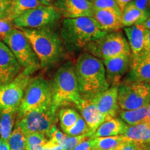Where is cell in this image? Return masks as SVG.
I'll return each mask as SVG.
<instances>
[{"label":"cell","instance_id":"obj_42","mask_svg":"<svg viewBox=\"0 0 150 150\" xmlns=\"http://www.w3.org/2000/svg\"><path fill=\"white\" fill-rule=\"evenodd\" d=\"M0 150H10L7 141L0 138Z\"/></svg>","mask_w":150,"mask_h":150},{"label":"cell","instance_id":"obj_24","mask_svg":"<svg viewBox=\"0 0 150 150\" xmlns=\"http://www.w3.org/2000/svg\"><path fill=\"white\" fill-rule=\"evenodd\" d=\"M18 108H10L0 112V137L7 141L12 133Z\"/></svg>","mask_w":150,"mask_h":150},{"label":"cell","instance_id":"obj_11","mask_svg":"<svg viewBox=\"0 0 150 150\" xmlns=\"http://www.w3.org/2000/svg\"><path fill=\"white\" fill-rule=\"evenodd\" d=\"M31 78L22 70L10 83L0 86V112L10 108H18Z\"/></svg>","mask_w":150,"mask_h":150},{"label":"cell","instance_id":"obj_23","mask_svg":"<svg viewBox=\"0 0 150 150\" xmlns=\"http://www.w3.org/2000/svg\"><path fill=\"white\" fill-rule=\"evenodd\" d=\"M147 106L134 110H119L118 112L122 120L131 126L140 124H149L147 117Z\"/></svg>","mask_w":150,"mask_h":150},{"label":"cell","instance_id":"obj_12","mask_svg":"<svg viewBox=\"0 0 150 150\" xmlns=\"http://www.w3.org/2000/svg\"><path fill=\"white\" fill-rule=\"evenodd\" d=\"M53 6L65 18L93 17V4L88 0H56Z\"/></svg>","mask_w":150,"mask_h":150},{"label":"cell","instance_id":"obj_8","mask_svg":"<svg viewBox=\"0 0 150 150\" xmlns=\"http://www.w3.org/2000/svg\"><path fill=\"white\" fill-rule=\"evenodd\" d=\"M56 112L52 104L44 105L18 118L16 125L20 127L25 134L37 132L47 137L50 129L58 120Z\"/></svg>","mask_w":150,"mask_h":150},{"label":"cell","instance_id":"obj_7","mask_svg":"<svg viewBox=\"0 0 150 150\" xmlns=\"http://www.w3.org/2000/svg\"><path fill=\"white\" fill-rule=\"evenodd\" d=\"M85 50L86 53L102 60L131 55L129 43L121 32L107 33L99 40L88 45Z\"/></svg>","mask_w":150,"mask_h":150},{"label":"cell","instance_id":"obj_18","mask_svg":"<svg viewBox=\"0 0 150 150\" xmlns=\"http://www.w3.org/2000/svg\"><path fill=\"white\" fill-rule=\"evenodd\" d=\"M145 31V28L142 24L125 28V32L130 47L132 57H138L145 52V48H144Z\"/></svg>","mask_w":150,"mask_h":150},{"label":"cell","instance_id":"obj_14","mask_svg":"<svg viewBox=\"0 0 150 150\" xmlns=\"http://www.w3.org/2000/svg\"><path fill=\"white\" fill-rule=\"evenodd\" d=\"M108 85L119 86L121 79L131 67V55H122L102 60Z\"/></svg>","mask_w":150,"mask_h":150},{"label":"cell","instance_id":"obj_32","mask_svg":"<svg viewBox=\"0 0 150 150\" xmlns=\"http://www.w3.org/2000/svg\"><path fill=\"white\" fill-rule=\"evenodd\" d=\"M90 138L88 136H67L62 143L63 150H72L78 145L81 142H82L86 138Z\"/></svg>","mask_w":150,"mask_h":150},{"label":"cell","instance_id":"obj_1","mask_svg":"<svg viewBox=\"0 0 150 150\" xmlns=\"http://www.w3.org/2000/svg\"><path fill=\"white\" fill-rule=\"evenodd\" d=\"M74 68L82 98H92L110 87L106 81L104 63L98 58L84 53L78 58Z\"/></svg>","mask_w":150,"mask_h":150},{"label":"cell","instance_id":"obj_45","mask_svg":"<svg viewBox=\"0 0 150 150\" xmlns=\"http://www.w3.org/2000/svg\"><path fill=\"white\" fill-rule=\"evenodd\" d=\"M147 117H148V122L150 124V102L147 106Z\"/></svg>","mask_w":150,"mask_h":150},{"label":"cell","instance_id":"obj_16","mask_svg":"<svg viewBox=\"0 0 150 150\" xmlns=\"http://www.w3.org/2000/svg\"><path fill=\"white\" fill-rule=\"evenodd\" d=\"M76 107L80 110L82 117L88 127L92 135L100 125H102L106 120H108L102 113H101L91 99L81 97L79 102L76 105Z\"/></svg>","mask_w":150,"mask_h":150},{"label":"cell","instance_id":"obj_46","mask_svg":"<svg viewBox=\"0 0 150 150\" xmlns=\"http://www.w3.org/2000/svg\"><path fill=\"white\" fill-rule=\"evenodd\" d=\"M88 1H91V2H93V1H95V0H88Z\"/></svg>","mask_w":150,"mask_h":150},{"label":"cell","instance_id":"obj_21","mask_svg":"<svg viewBox=\"0 0 150 150\" xmlns=\"http://www.w3.org/2000/svg\"><path fill=\"white\" fill-rule=\"evenodd\" d=\"M149 11L140 10L129 3L122 12V24L125 27L142 24L149 18Z\"/></svg>","mask_w":150,"mask_h":150},{"label":"cell","instance_id":"obj_29","mask_svg":"<svg viewBox=\"0 0 150 150\" xmlns=\"http://www.w3.org/2000/svg\"><path fill=\"white\" fill-rule=\"evenodd\" d=\"M25 136L27 150H42V146L48 140L47 137L40 133H29Z\"/></svg>","mask_w":150,"mask_h":150},{"label":"cell","instance_id":"obj_41","mask_svg":"<svg viewBox=\"0 0 150 150\" xmlns=\"http://www.w3.org/2000/svg\"><path fill=\"white\" fill-rule=\"evenodd\" d=\"M133 0H115L116 3H117L118 6L120 7V10L122 11V12L123 11L124 8H125V7H126L128 5L129 3L131 2Z\"/></svg>","mask_w":150,"mask_h":150},{"label":"cell","instance_id":"obj_15","mask_svg":"<svg viewBox=\"0 0 150 150\" xmlns=\"http://www.w3.org/2000/svg\"><path fill=\"white\" fill-rule=\"evenodd\" d=\"M118 86H110V88L103 93L91 99L98 110L107 119L115 117L119 112L117 101Z\"/></svg>","mask_w":150,"mask_h":150},{"label":"cell","instance_id":"obj_6","mask_svg":"<svg viewBox=\"0 0 150 150\" xmlns=\"http://www.w3.org/2000/svg\"><path fill=\"white\" fill-rule=\"evenodd\" d=\"M52 104V82L42 76L31 78L18 108L17 119L44 105Z\"/></svg>","mask_w":150,"mask_h":150},{"label":"cell","instance_id":"obj_40","mask_svg":"<svg viewBox=\"0 0 150 150\" xmlns=\"http://www.w3.org/2000/svg\"><path fill=\"white\" fill-rule=\"evenodd\" d=\"M144 48L145 52L150 53V30L146 29L144 33Z\"/></svg>","mask_w":150,"mask_h":150},{"label":"cell","instance_id":"obj_20","mask_svg":"<svg viewBox=\"0 0 150 150\" xmlns=\"http://www.w3.org/2000/svg\"><path fill=\"white\" fill-rule=\"evenodd\" d=\"M127 127V125L121 119L112 117L106 120L100 125L96 131L94 132L90 138H100V137H110L123 135Z\"/></svg>","mask_w":150,"mask_h":150},{"label":"cell","instance_id":"obj_4","mask_svg":"<svg viewBox=\"0 0 150 150\" xmlns=\"http://www.w3.org/2000/svg\"><path fill=\"white\" fill-rule=\"evenodd\" d=\"M52 107L57 110L70 104L77 105L81 99L74 65L67 62L58 69L52 82Z\"/></svg>","mask_w":150,"mask_h":150},{"label":"cell","instance_id":"obj_25","mask_svg":"<svg viewBox=\"0 0 150 150\" xmlns=\"http://www.w3.org/2000/svg\"><path fill=\"white\" fill-rule=\"evenodd\" d=\"M40 5L39 0H12L6 20L12 22L27 11L36 8Z\"/></svg>","mask_w":150,"mask_h":150},{"label":"cell","instance_id":"obj_39","mask_svg":"<svg viewBox=\"0 0 150 150\" xmlns=\"http://www.w3.org/2000/svg\"><path fill=\"white\" fill-rule=\"evenodd\" d=\"M42 150H63V148L57 142L52 140H48L47 142L42 146Z\"/></svg>","mask_w":150,"mask_h":150},{"label":"cell","instance_id":"obj_10","mask_svg":"<svg viewBox=\"0 0 150 150\" xmlns=\"http://www.w3.org/2000/svg\"><path fill=\"white\" fill-rule=\"evenodd\" d=\"M62 18L53 6L40 5L27 11L12 21L18 29H38L53 27Z\"/></svg>","mask_w":150,"mask_h":150},{"label":"cell","instance_id":"obj_5","mask_svg":"<svg viewBox=\"0 0 150 150\" xmlns=\"http://www.w3.org/2000/svg\"><path fill=\"white\" fill-rule=\"evenodd\" d=\"M1 41L10 49L24 72L31 76L41 68L32 47L21 30L15 28Z\"/></svg>","mask_w":150,"mask_h":150},{"label":"cell","instance_id":"obj_17","mask_svg":"<svg viewBox=\"0 0 150 150\" xmlns=\"http://www.w3.org/2000/svg\"><path fill=\"white\" fill-rule=\"evenodd\" d=\"M131 80L150 84V53L145 52L138 57L131 56Z\"/></svg>","mask_w":150,"mask_h":150},{"label":"cell","instance_id":"obj_13","mask_svg":"<svg viewBox=\"0 0 150 150\" xmlns=\"http://www.w3.org/2000/svg\"><path fill=\"white\" fill-rule=\"evenodd\" d=\"M22 70L10 49L0 40V86L10 83Z\"/></svg>","mask_w":150,"mask_h":150},{"label":"cell","instance_id":"obj_31","mask_svg":"<svg viewBox=\"0 0 150 150\" xmlns=\"http://www.w3.org/2000/svg\"><path fill=\"white\" fill-rule=\"evenodd\" d=\"M92 4L93 10H108L122 14V11L115 0H95Z\"/></svg>","mask_w":150,"mask_h":150},{"label":"cell","instance_id":"obj_43","mask_svg":"<svg viewBox=\"0 0 150 150\" xmlns=\"http://www.w3.org/2000/svg\"><path fill=\"white\" fill-rule=\"evenodd\" d=\"M56 0H39L41 5H44V6H52L53 5V4L54 3Z\"/></svg>","mask_w":150,"mask_h":150},{"label":"cell","instance_id":"obj_47","mask_svg":"<svg viewBox=\"0 0 150 150\" xmlns=\"http://www.w3.org/2000/svg\"><path fill=\"white\" fill-rule=\"evenodd\" d=\"M149 150H150V148H149Z\"/></svg>","mask_w":150,"mask_h":150},{"label":"cell","instance_id":"obj_2","mask_svg":"<svg viewBox=\"0 0 150 150\" xmlns=\"http://www.w3.org/2000/svg\"><path fill=\"white\" fill-rule=\"evenodd\" d=\"M21 30L29 41L40 62L41 68H49L59 63L64 56L65 47L61 38L52 28Z\"/></svg>","mask_w":150,"mask_h":150},{"label":"cell","instance_id":"obj_33","mask_svg":"<svg viewBox=\"0 0 150 150\" xmlns=\"http://www.w3.org/2000/svg\"><path fill=\"white\" fill-rule=\"evenodd\" d=\"M150 145L134 141H127L117 150H149Z\"/></svg>","mask_w":150,"mask_h":150},{"label":"cell","instance_id":"obj_9","mask_svg":"<svg viewBox=\"0 0 150 150\" xmlns=\"http://www.w3.org/2000/svg\"><path fill=\"white\" fill-rule=\"evenodd\" d=\"M118 105L121 110H134L150 102V84L128 80L118 86Z\"/></svg>","mask_w":150,"mask_h":150},{"label":"cell","instance_id":"obj_19","mask_svg":"<svg viewBox=\"0 0 150 150\" xmlns=\"http://www.w3.org/2000/svg\"><path fill=\"white\" fill-rule=\"evenodd\" d=\"M93 18L96 20L102 30L118 31L121 27L122 14L108 10H93Z\"/></svg>","mask_w":150,"mask_h":150},{"label":"cell","instance_id":"obj_30","mask_svg":"<svg viewBox=\"0 0 150 150\" xmlns=\"http://www.w3.org/2000/svg\"><path fill=\"white\" fill-rule=\"evenodd\" d=\"M67 136H88L91 138L92 136V133L86 125V122L84 121L83 117L81 116L77 122L75 124V125L69 129L67 132L65 133Z\"/></svg>","mask_w":150,"mask_h":150},{"label":"cell","instance_id":"obj_28","mask_svg":"<svg viewBox=\"0 0 150 150\" xmlns=\"http://www.w3.org/2000/svg\"><path fill=\"white\" fill-rule=\"evenodd\" d=\"M7 142L10 150H27L25 134L23 130L17 125L11 133Z\"/></svg>","mask_w":150,"mask_h":150},{"label":"cell","instance_id":"obj_26","mask_svg":"<svg viewBox=\"0 0 150 150\" xmlns=\"http://www.w3.org/2000/svg\"><path fill=\"white\" fill-rule=\"evenodd\" d=\"M91 142L93 150H117L127 140L122 135H120L93 138L91 139Z\"/></svg>","mask_w":150,"mask_h":150},{"label":"cell","instance_id":"obj_44","mask_svg":"<svg viewBox=\"0 0 150 150\" xmlns=\"http://www.w3.org/2000/svg\"><path fill=\"white\" fill-rule=\"evenodd\" d=\"M142 25L146 29L150 30V17L147 19V20H146L145 22H144L142 24Z\"/></svg>","mask_w":150,"mask_h":150},{"label":"cell","instance_id":"obj_36","mask_svg":"<svg viewBox=\"0 0 150 150\" xmlns=\"http://www.w3.org/2000/svg\"><path fill=\"white\" fill-rule=\"evenodd\" d=\"M12 0H0V19L6 20L8 16Z\"/></svg>","mask_w":150,"mask_h":150},{"label":"cell","instance_id":"obj_35","mask_svg":"<svg viewBox=\"0 0 150 150\" xmlns=\"http://www.w3.org/2000/svg\"><path fill=\"white\" fill-rule=\"evenodd\" d=\"M15 28L16 27L13 24L12 22L0 19V40H2Z\"/></svg>","mask_w":150,"mask_h":150},{"label":"cell","instance_id":"obj_3","mask_svg":"<svg viewBox=\"0 0 150 150\" xmlns=\"http://www.w3.org/2000/svg\"><path fill=\"white\" fill-rule=\"evenodd\" d=\"M107 33L93 17L65 18L62 22L61 38L65 47L72 52L85 48Z\"/></svg>","mask_w":150,"mask_h":150},{"label":"cell","instance_id":"obj_27","mask_svg":"<svg viewBox=\"0 0 150 150\" xmlns=\"http://www.w3.org/2000/svg\"><path fill=\"white\" fill-rule=\"evenodd\" d=\"M58 117L60 122V126L63 132H67L77 122L81 117L79 113L74 109L70 108H63L59 110Z\"/></svg>","mask_w":150,"mask_h":150},{"label":"cell","instance_id":"obj_37","mask_svg":"<svg viewBox=\"0 0 150 150\" xmlns=\"http://www.w3.org/2000/svg\"><path fill=\"white\" fill-rule=\"evenodd\" d=\"M130 3L144 11H149L150 8V0H133Z\"/></svg>","mask_w":150,"mask_h":150},{"label":"cell","instance_id":"obj_38","mask_svg":"<svg viewBox=\"0 0 150 150\" xmlns=\"http://www.w3.org/2000/svg\"><path fill=\"white\" fill-rule=\"evenodd\" d=\"M72 150H93L91 139L90 138H86Z\"/></svg>","mask_w":150,"mask_h":150},{"label":"cell","instance_id":"obj_22","mask_svg":"<svg viewBox=\"0 0 150 150\" xmlns=\"http://www.w3.org/2000/svg\"><path fill=\"white\" fill-rule=\"evenodd\" d=\"M127 141H134L150 145V124L127 125L122 135Z\"/></svg>","mask_w":150,"mask_h":150},{"label":"cell","instance_id":"obj_34","mask_svg":"<svg viewBox=\"0 0 150 150\" xmlns=\"http://www.w3.org/2000/svg\"><path fill=\"white\" fill-rule=\"evenodd\" d=\"M66 137V134L61 132L59 129L56 127V125H54L50 129V132L47 135V138H50L49 140H52L53 141L57 142L59 145H62L63 140Z\"/></svg>","mask_w":150,"mask_h":150}]
</instances>
